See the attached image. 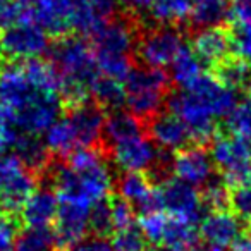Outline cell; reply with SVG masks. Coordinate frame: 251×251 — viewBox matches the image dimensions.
Here are the masks:
<instances>
[{"instance_id":"1","label":"cell","mask_w":251,"mask_h":251,"mask_svg":"<svg viewBox=\"0 0 251 251\" xmlns=\"http://www.w3.org/2000/svg\"><path fill=\"white\" fill-rule=\"evenodd\" d=\"M49 52L60 77L59 95L64 108L88 100L91 84L100 76L91 43L81 35H66L55 38Z\"/></svg>"},{"instance_id":"2","label":"cell","mask_w":251,"mask_h":251,"mask_svg":"<svg viewBox=\"0 0 251 251\" xmlns=\"http://www.w3.org/2000/svg\"><path fill=\"white\" fill-rule=\"evenodd\" d=\"M141 29L129 18H110L91 35V49L97 59L98 69L119 81L134 67L138 36Z\"/></svg>"},{"instance_id":"3","label":"cell","mask_w":251,"mask_h":251,"mask_svg":"<svg viewBox=\"0 0 251 251\" xmlns=\"http://www.w3.org/2000/svg\"><path fill=\"white\" fill-rule=\"evenodd\" d=\"M126 105L129 110L145 122L162 112L171 95V76L164 69L138 66L124 79Z\"/></svg>"},{"instance_id":"4","label":"cell","mask_w":251,"mask_h":251,"mask_svg":"<svg viewBox=\"0 0 251 251\" xmlns=\"http://www.w3.org/2000/svg\"><path fill=\"white\" fill-rule=\"evenodd\" d=\"M212 160L222 171L230 189L251 184V140L236 134H217L212 141Z\"/></svg>"},{"instance_id":"5","label":"cell","mask_w":251,"mask_h":251,"mask_svg":"<svg viewBox=\"0 0 251 251\" xmlns=\"http://www.w3.org/2000/svg\"><path fill=\"white\" fill-rule=\"evenodd\" d=\"M184 45V31L181 28L153 26L140 31L134 55L143 66L164 69L165 66H171Z\"/></svg>"},{"instance_id":"6","label":"cell","mask_w":251,"mask_h":251,"mask_svg":"<svg viewBox=\"0 0 251 251\" xmlns=\"http://www.w3.org/2000/svg\"><path fill=\"white\" fill-rule=\"evenodd\" d=\"M49 49V35L33 21H19L0 29V50L9 60L38 59Z\"/></svg>"},{"instance_id":"7","label":"cell","mask_w":251,"mask_h":251,"mask_svg":"<svg viewBox=\"0 0 251 251\" xmlns=\"http://www.w3.org/2000/svg\"><path fill=\"white\" fill-rule=\"evenodd\" d=\"M158 188L160 195L162 212L171 213L176 219L188 220V222H198L201 217L205 219L206 208L201 203V195L196 191V186L182 181V179L171 176L162 181Z\"/></svg>"},{"instance_id":"8","label":"cell","mask_w":251,"mask_h":251,"mask_svg":"<svg viewBox=\"0 0 251 251\" xmlns=\"http://www.w3.org/2000/svg\"><path fill=\"white\" fill-rule=\"evenodd\" d=\"M62 112L64 103L60 95L57 91L42 90L26 107L12 115L11 124L25 133L38 136L59 121Z\"/></svg>"},{"instance_id":"9","label":"cell","mask_w":251,"mask_h":251,"mask_svg":"<svg viewBox=\"0 0 251 251\" xmlns=\"http://www.w3.org/2000/svg\"><path fill=\"white\" fill-rule=\"evenodd\" d=\"M91 203L83 200L59 198V210L55 217V251H64L71 244L77 243L90 230Z\"/></svg>"},{"instance_id":"10","label":"cell","mask_w":251,"mask_h":251,"mask_svg":"<svg viewBox=\"0 0 251 251\" xmlns=\"http://www.w3.org/2000/svg\"><path fill=\"white\" fill-rule=\"evenodd\" d=\"M66 121L77 141V147H100L103 145V126H105V108L95 100H84L73 107L64 108ZM105 147V145H103Z\"/></svg>"},{"instance_id":"11","label":"cell","mask_w":251,"mask_h":251,"mask_svg":"<svg viewBox=\"0 0 251 251\" xmlns=\"http://www.w3.org/2000/svg\"><path fill=\"white\" fill-rule=\"evenodd\" d=\"M160 153L162 148H158L147 134L121 141L108 148V157L122 172H150L158 165Z\"/></svg>"},{"instance_id":"12","label":"cell","mask_w":251,"mask_h":251,"mask_svg":"<svg viewBox=\"0 0 251 251\" xmlns=\"http://www.w3.org/2000/svg\"><path fill=\"white\" fill-rule=\"evenodd\" d=\"M117 195L131 203L134 212L141 213V217L162 212L158 188L151 182L147 172H122L117 179Z\"/></svg>"},{"instance_id":"13","label":"cell","mask_w":251,"mask_h":251,"mask_svg":"<svg viewBox=\"0 0 251 251\" xmlns=\"http://www.w3.org/2000/svg\"><path fill=\"white\" fill-rule=\"evenodd\" d=\"M215 164L203 145H189L176 151L172 157V174L193 186H205L212 181Z\"/></svg>"},{"instance_id":"14","label":"cell","mask_w":251,"mask_h":251,"mask_svg":"<svg viewBox=\"0 0 251 251\" xmlns=\"http://www.w3.org/2000/svg\"><path fill=\"white\" fill-rule=\"evenodd\" d=\"M184 88H188L196 97L201 98L203 103L208 107V110L212 112V115L217 121L219 119H226L239 105L237 103L236 91L224 86L213 74L201 73L191 84H188Z\"/></svg>"},{"instance_id":"15","label":"cell","mask_w":251,"mask_h":251,"mask_svg":"<svg viewBox=\"0 0 251 251\" xmlns=\"http://www.w3.org/2000/svg\"><path fill=\"white\" fill-rule=\"evenodd\" d=\"M148 136L158 148L171 153L189 147L188 143L193 140L189 127L182 122V119H179L171 110L158 112L148 121Z\"/></svg>"},{"instance_id":"16","label":"cell","mask_w":251,"mask_h":251,"mask_svg":"<svg viewBox=\"0 0 251 251\" xmlns=\"http://www.w3.org/2000/svg\"><path fill=\"white\" fill-rule=\"evenodd\" d=\"M31 21L53 38L73 31V0H40L29 9Z\"/></svg>"},{"instance_id":"17","label":"cell","mask_w":251,"mask_h":251,"mask_svg":"<svg viewBox=\"0 0 251 251\" xmlns=\"http://www.w3.org/2000/svg\"><path fill=\"white\" fill-rule=\"evenodd\" d=\"M191 49L200 57L203 66H208L212 69L234 53L230 31L224 26L200 28V31H196L191 40Z\"/></svg>"},{"instance_id":"18","label":"cell","mask_w":251,"mask_h":251,"mask_svg":"<svg viewBox=\"0 0 251 251\" xmlns=\"http://www.w3.org/2000/svg\"><path fill=\"white\" fill-rule=\"evenodd\" d=\"M200 232L205 243L213 244L220 248H232V244L239 239L243 234L241 222L234 213L219 210V212H210L201 220Z\"/></svg>"},{"instance_id":"19","label":"cell","mask_w":251,"mask_h":251,"mask_svg":"<svg viewBox=\"0 0 251 251\" xmlns=\"http://www.w3.org/2000/svg\"><path fill=\"white\" fill-rule=\"evenodd\" d=\"M59 210V196L50 186L36 188L21 208L23 224L28 227H50L55 222Z\"/></svg>"},{"instance_id":"20","label":"cell","mask_w":251,"mask_h":251,"mask_svg":"<svg viewBox=\"0 0 251 251\" xmlns=\"http://www.w3.org/2000/svg\"><path fill=\"white\" fill-rule=\"evenodd\" d=\"M145 131H147V122L134 115L131 110H124V108L110 110L103 126V145L108 150L112 145L141 136L145 134Z\"/></svg>"},{"instance_id":"21","label":"cell","mask_w":251,"mask_h":251,"mask_svg":"<svg viewBox=\"0 0 251 251\" xmlns=\"http://www.w3.org/2000/svg\"><path fill=\"white\" fill-rule=\"evenodd\" d=\"M213 76L236 93L251 90V67L243 57L229 55L213 67Z\"/></svg>"},{"instance_id":"22","label":"cell","mask_w":251,"mask_h":251,"mask_svg":"<svg viewBox=\"0 0 251 251\" xmlns=\"http://www.w3.org/2000/svg\"><path fill=\"white\" fill-rule=\"evenodd\" d=\"M191 0H151L148 16L155 26H176L181 28L191 19Z\"/></svg>"},{"instance_id":"23","label":"cell","mask_w":251,"mask_h":251,"mask_svg":"<svg viewBox=\"0 0 251 251\" xmlns=\"http://www.w3.org/2000/svg\"><path fill=\"white\" fill-rule=\"evenodd\" d=\"M198 243V230L195 224L188 220L171 217L165 224L164 236H162L160 251H189Z\"/></svg>"},{"instance_id":"24","label":"cell","mask_w":251,"mask_h":251,"mask_svg":"<svg viewBox=\"0 0 251 251\" xmlns=\"http://www.w3.org/2000/svg\"><path fill=\"white\" fill-rule=\"evenodd\" d=\"M191 21L198 28L222 26L230 19L229 0H191Z\"/></svg>"},{"instance_id":"25","label":"cell","mask_w":251,"mask_h":251,"mask_svg":"<svg viewBox=\"0 0 251 251\" xmlns=\"http://www.w3.org/2000/svg\"><path fill=\"white\" fill-rule=\"evenodd\" d=\"M90 91L93 95V100L100 103L107 112L117 110V108H122V105H126V88L122 81L107 76V74L100 73V76L91 84Z\"/></svg>"},{"instance_id":"26","label":"cell","mask_w":251,"mask_h":251,"mask_svg":"<svg viewBox=\"0 0 251 251\" xmlns=\"http://www.w3.org/2000/svg\"><path fill=\"white\" fill-rule=\"evenodd\" d=\"M203 73V62L195 53L191 45L186 43L176 59L171 62V81H174L177 86L184 88L191 84L200 74Z\"/></svg>"},{"instance_id":"27","label":"cell","mask_w":251,"mask_h":251,"mask_svg":"<svg viewBox=\"0 0 251 251\" xmlns=\"http://www.w3.org/2000/svg\"><path fill=\"white\" fill-rule=\"evenodd\" d=\"M11 251H55L53 229L26 227L18 234Z\"/></svg>"},{"instance_id":"28","label":"cell","mask_w":251,"mask_h":251,"mask_svg":"<svg viewBox=\"0 0 251 251\" xmlns=\"http://www.w3.org/2000/svg\"><path fill=\"white\" fill-rule=\"evenodd\" d=\"M45 145L50 153L57 155L62 160L66 157H69L74 150L79 148L66 119L57 121L50 129L45 131Z\"/></svg>"},{"instance_id":"29","label":"cell","mask_w":251,"mask_h":251,"mask_svg":"<svg viewBox=\"0 0 251 251\" xmlns=\"http://www.w3.org/2000/svg\"><path fill=\"white\" fill-rule=\"evenodd\" d=\"M90 230L93 232V236H100V237H107L115 232L110 198H108V196L103 200H98V201L93 203V206H91Z\"/></svg>"},{"instance_id":"30","label":"cell","mask_w":251,"mask_h":251,"mask_svg":"<svg viewBox=\"0 0 251 251\" xmlns=\"http://www.w3.org/2000/svg\"><path fill=\"white\" fill-rule=\"evenodd\" d=\"M112 251H148V239L140 226L119 229L112 236Z\"/></svg>"},{"instance_id":"31","label":"cell","mask_w":251,"mask_h":251,"mask_svg":"<svg viewBox=\"0 0 251 251\" xmlns=\"http://www.w3.org/2000/svg\"><path fill=\"white\" fill-rule=\"evenodd\" d=\"M201 195V203L206 210L210 212H219V210H226L229 206L230 200V188L224 182V179H215L208 181L203 186Z\"/></svg>"},{"instance_id":"32","label":"cell","mask_w":251,"mask_h":251,"mask_svg":"<svg viewBox=\"0 0 251 251\" xmlns=\"http://www.w3.org/2000/svg\"><path fill=\"white\" fill-rule=\"evenodd\" d=\"M226 127L227 133L251 140V100L239 103L230 112V115H227Z\"/></svg>"},{"instance_id":"33","label":"cell","mask_w":251,"mask_h":251,"mask_svg":"<svg viewBox=\"0 0 251 251\" xmlns=\"http://www.w3.org/2000/svg\"><path fill=\"white\" fill-rule=\"evenodd\" d=\"M21 215L0 212V251H11L18 234L23 230Z\"/></svg>"},{"instance_id":"34","label":"cell","mask_w":251,"mask_h":251,"mask_svg":"<svg viewBox=\"0 0 251 251\" xmlns=\"http://www.w3.org/2000/svg\"><path fill=\"white\" fill-rule=\"evenodd\" d=\"M167 215H164L162 212H153L143 215L140 220V227L143 230L145 237L148 239V243H151L153 246H160L162 236H164L165 224H167Z\"/></svg>"},{"instance_id":"35","label":"cell","mask_w":251,"mask_h":251,"mask_svg":"<svg viewBox=\"0 0 251 251\" xmlns=\"http://www.w3.org/2000/svg\"><path fill=\"white\" fill-rule=\"evenodd\" d=\"M229 206L237 219L251 224V184L230 189Z\"/></svg>"},{"instance_id":"36","label":"cell","mask_w":251,"mask_h":251,"mask_svg":"<svg viewBox=\"0 0 251 251\" xmlns=\"http://www.w3.org/2000/svg\"><path fill=\"white\" fill-rule=\"evenodd\" d=\"M110 206H112V217H114L115 230L133 226L134 224V208L131 206V203L126 201L122 196L114 195L110 198Z\"/></svg>"},{"instance_id":"37","label":"cell","mask_w":251,"mask_h":251,"mask_svg":"<svg viewBox=\"0 0 251 251\" xmlns=\"http://www.w3.org/2000/svg\"><path fill=\"white\" fill-rule=\"evenodd\" d=\"M64 251H112V244L105 237L91 236V237H83V239L71 244Z\"/></svg>"},{"instance_id":"38","label":"cell","mask_w":251,"mask_h":251,"mask_svg":"<svg viewBox=\"0 0 251 251\" xmlns=\"http://www.w3.org/2000/svg\"><path fill=\"white\" fill-rule=\"evenodd\" d=\"M232 25H251V0H236L230 7Z\"/></svg>"},{"instance_id":"39","label":"cell","mask_w":251,"mask_h":251,"mask_svg":"<svg viewBox=\"0 0 251 251\" xmlns=\"http://www.w3.org/2000/svg\"><path fill=\"white\" fill-rule=\"evenodd\" d=\"M119 2L129 12H136V14L138 12L148 11V7L151 4V0H119Z\"/></svg>"},{"instance_id":"40","label":"cell","mask_w":251,"mask_h":251,"mask_svg":"<svg viewBox=\"0 0 251 251\" xmlns=\"http://www.w3.org/2000/svg\"><path fill=\"white\" fill-rule=\"evenodd\" d=\"M189 251H226V248L213 246V244H208V243H205V241H203V243H196Z\"/></svg>"},{"instance_id":"41","label":"cell","mask_w":251,"mask_h":251,"mask_svg":"<svg viewBox=\"0 0 251 251\" xmlns=\"http://www.w3.org/2000/svg\"><path fill=\"white\" fill-rule=\"evenodd\" d=\"M14 2L21 5V7H25V9H33L36 4H38L40 0H14Z\"/></svg>"},{"instance_id":"42","label":"cell","mask_w":251,"mask_h":251,"mask_svg":"<svg viewBox=\"0 0 251 251\" xmlns=\"http://www.w3.org/2000/svg\"><path fill=\"white\" fill-rule=\"evenodd\" d=\"M11 5V0H0V19H2V16H4L5 9Z\"/></svg>"},{"instance_id":"43","label":"cell","mask_w":251,"mask_h":251,"mask_svg":"<svg viewBox=\"0 0 251 251\" xmlns=\"http://www.w3.org/2000/svg\"><path fill=\"white\" fill-rule=\"evenodd\" d=\"M250 100H251V90H250Z\"/></svg>"}]
</instances>
